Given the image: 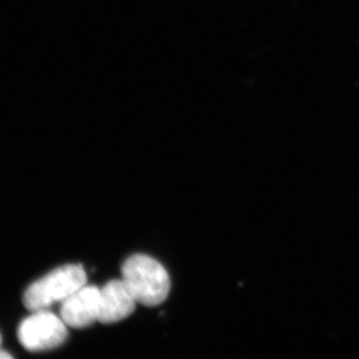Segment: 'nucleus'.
<instances>
[{"label":"nucleus","instance_id":"nucleus-1","mask_svg":"<svg viewBox=\"0 0 359 359\" xmlns=\"http://www.w3.org/2000/svg\"><path fill=\"white\" fill-rule=\"evenodd\" d=\"M137 304L157 306L166 301L171 280L166 269L147 255L129 257L122 266V278Z\"/></svg>","mask_w":359,"mask_h":359},{"label":"nucleus","instance_id":"nucleus-2","mask_svg":"<svg viewBox=\"0 0 359 359\" xmlns=\"http://www.w3.org/2000/svg\"><path fill=\"white\" fill-rule=\"evenodd\" d=\"M86 282V271L81 264H66L32 283L23 295V304L32 311L48 309L65 302Z\"/></svg>","mask_w":359,"mask_h":359},{"label":"nucleus","instance_id":"nucleus-3","mask_svg":"<svg viewBox=\"0 0 359 359\" xmlns=\"http://www.w3.org/2000/svg\"><path fill=\"white\" fill-rule=\"evenodd\" d=\"M67 325L60 316L48 309L32 311L18 327V337L21 346L29 351H43L56 348L68 337Z\"/></svg>","mask_w":359,"mask_h":359},{"label":"nucleus","instance_id":"nucleus-4","mask_svg":"<svg viewBox=\"0 0 359 359\" xmlns=\"http://www.w3.org/2000/svg\"><path fill=\"white\" fill-rule=\"evenodd\" d=\"M100 287L84 285L61 302L60 316L68 327H90L99 320Z\"/></svg>","mask_w":359,"mask_h":359},{"label":"nucleus","instance_id":"nucleus-5","mask_svg":"<svg viewBox=\"0 0 359 359\" xmlns=\"http://www.w3.org/2000/svg\"><path fill=\"white\" fill-rule=\"evenodd\" d=\"M137 302L122 280H113L100 287L99 323H119L133 313Z\"/></svg>","mask_w":359,"mask_h":359},{"label":"nucleus","instance_id":"nucleus-6","mask_svg":"<svg viewBox=\"0 0 359 359\" xmlns=\"http://www.w3.org/2000/svg\"><path fill=\"white\" fill-rule=\"evenodd\" d=\"M13 358V355L11 353H7L6 351L0 349V359H11Z\"/></svg>","mask_w":359,"mask_h":359},{"label":"nucleus","instance_id":"nucleus-7","mask_svg":"<svg viewBox=\"0 0 359 359\" xmlns=\"http://www.w3.org/2000/svg\"><path fill=\"white\" fill-rule=\"evenodd\" d=\"M0 344H1V337H0Z\"/></svg>","mask_w":359,"mask_h":359}]
</instances>
